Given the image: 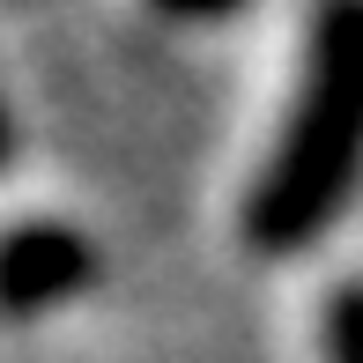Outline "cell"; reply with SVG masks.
Masks as SVG:
<instances>
[{
  "instance_id": "277c9868",
  "label": "cell",
  "mask_w": 363,
  "mask_h": 363,
  "mask_svg": "<svg viewBox=\"0 0 363 363\" xmlns=\"http://www.w3.org/2000/svg\"><path fill=\"white\" fill-rule=\"evenodd\" d=\"M171 23H223V15H238L245 0H156Z\"/></svg>"
},
{
  "instance_id": "6da1fadb",
  "label": "cell",
  "mask_w": 363,
  "mask_h": 363,
  "mask_svg": "<svg viewBox=\"0 0 363 363\" xmlns=\"http://www.w3.org/2000/svg\"><path fill=\"white\" fill-rule=\"evenodd\" d=\"M356 178H363V0H319L296 104L245 201V238L267 259L319 245L326 223L349 208Z\"/></svg>"
},
{
  "instance_id": "3957f363",
  "label": "cell",
  "mask_w": 363,
  "mask_h": 363,
  "mask_svg": "<svg viewBox=\"0 0 363 363\" xmlns=\"http://www.w3.org/2000/svg\"><path fill=\"white\" fill-rule=\"evenodd\" d=\"M319 363H363V274H349L319 311Z\"/></svg>"
},
{
  "instance_id": "5b68a950",
  "label": "cell",
  "mask_w": 363,
  "mask_h": 363,
  "mask_svg": "<svg viewBox=\"0 0 363 363\" xmlns=\"http://www.w3.org/2000/svg\"><path fill=\"white\" fill-rule=\"evenodd\" d=\"M8 156H15V119H8V96H0V171H8Z\"/></svg>"
},
{
  "instance_id": "7a4b0ae2",
  "label": "cell",
  "mask_w": 363,
  "mask_h": 363,
  "mask_svg": "<svg viewBox=\"0 0 363 363\" xmlns=\"http://www.w3.org/2000/svg\"><path fill=\"white\" fill-rule=\"evenodd\" d=\"M96 282V245L67 216H23L0 230V319H45Z\"/></svg>"
}]
</instances>
